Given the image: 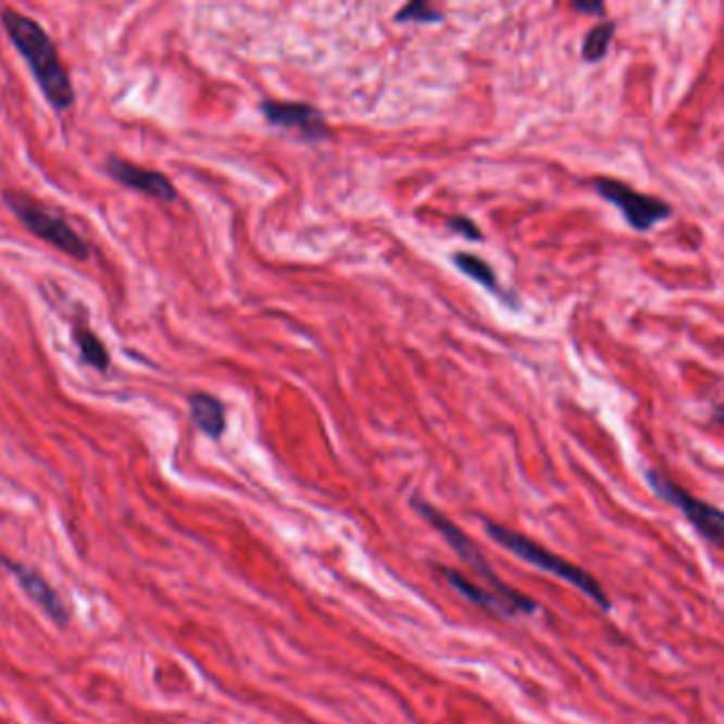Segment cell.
Wrapping results in <instances>:
<instances>
[{
  "label": "cell",
  "mask_w": 724,
  "mask_h": 724,
  "mask_svg": "<svg viewBox=\"0 0 724 724\" xmlns=\"http://www.w3.org/2000/svg\"><path fill=\"white\" fill-rule=\"evenodd\" d=\"M0 24L20 55L28 62L47 102L55 111L71 109L75 102V88L46 28L37 20L13 9L0 11Z\"/></svg>",
  "instance_id": "cell-1"
},
{
  "label": "cell",
  "mask_w": 724,
  "mask_h": 724,
  "mask_svg": "<svg viewBox=\"0 0 724 724\" xmlns=\"http://www.w3.org/2000/svg\"><path fill=\"white\" fill-rule=\"evenodd\" d=\"M483 527H485V534L498 546L505 548L510 554H514L516 559L525 561L527 565H532L540 572H546V574L567 583L570 587H574V589L581 590L585 597H589L599 610L610 612L612 599L606 592V587L590 574L589 570L567 561L565 557L548 550L546 546L536 542V540H532L529 536H525L521 532H514L505 525H499L496 521H485Z\"/></svg>",
  "instance_id": "cell-2"
},
{
  "label": "cell",
  "mask_w": 724,
  "mask_h": 724,
  "mask_svg": "<svg viewBox=\"0 0 724 724\" xmlns=\"http://www.w3.org/2000/svg\"><path fill=\"white\" fill-rule=\"evenodd\" d=\"M410 505H412V510H414L421 519H425V523H427L429 527H434V529L445 538V542L449 544V546L453 548L454 554L463 561V565H465L467 570H472V572L485 583L483 587H487V589H491L494 592L501 595L503 599L512 601V603L519 606L527 616H532V614H536V612L540 610V603H538L534 597H529V595H525V592H521V590L510 587L505 581L499 578L498 572L494 570V565H491L489 559L485 557L483 548L474 542V540H472V538H470V536H467V534L454 523L453 519H449L445 512H440L436 505H432L427 499H423L421 496H412V498H410Z\"/></svg>",
  "instance_id": "cell-3"
},
{
  "label": "cell",
  "mask_w": 724,
  "mask_h": 724,
  "mask_svg": "<svg viewBox=\"0 0 724 724\" xmlns=\"http://www.w3.org/2000/svg\"><path fill=\"white\" fill-rule=\"evenodd\" d=\"M2 198L9 204V209L15 213V217L37 238L46 240L47 245L55 247L58 251H62L73 260L84 262L90 258V249L84 242V238L68 224H64L58 215L47 211L41 202L33 200L22 191H4Z\"/></svg>",
  "instance_id": "cell-4"
},
{
  "label": "cell",
  "mask_w": 724,
  "mask_h": 724,
  "mask_svg": "<svg viewBox=\"0 0 724 724\" xmlns=\"http://www.w3.org/2000/svg\"><path fill=\"white\" fill-rule=\"evenodd\" d=\"M646 483L657 498L663 499L670 505H676L703 540L721 546L724 519L723 512L716 505L695 498L692 494H688L686 489H682L674 480H670L665 474L657 470H646Z\"/></svg>",
  "instance_id": "cell-5"
},
{
  "label": "cell",
  "mask_w": 724,
  "mask_h": 724,
  "mask_svg": "<svg viewBox=\"0 0 724 724\" xmlns=\"http://www.w3.org/2000/svg\"><path fill=\"white\" fill-rule=\"evenodd\" d=\"M590 187L603 200L612 202L635 232H648L674 215V209L665 200L635 191L634 187H629L627 183L597 177V179H590Z\"/></svg>",
  "instance_id": "cell-6"
},
{
  "label": "cell",
  "mask_w": 724,
  "mask_h": 724,
  "mask_svg": "<svg viewBox=\"0 0 724 724\" xmlns=\"http://www.w3.org/2000/svg\"><path fill=\"white\" fill-rule=\"evenodd\" d=\"M262 115L266 122L276 128L296 130L307 140H325L329 136V128L325 115L317 107L307 102H280V100H264L260 104Z\"/></svg>",
  "instance_id": "cell-7"
},
{
  "label": "cell",
  "mask_w": 724,
  "mask_h": 724,
  "mask_svg": "<svg viewBox=\"0 0 724 724\" xmlns=\"http://www.w3.org/2000/svg\"><path fill=\"white\" fill-rule=\"evenodd\" d=\"M107 175L113 177L115 182L130 187V189H136L153 200H160V202H175L177 200V189L175 185L171 183V179L158 171H149V168H142V166H136V164H130L122 158H109L107 160V166H104Z\"/></svg>",
  "instance_id": "cell-8"
},
{
  "label": "cell",
  "mask_w": 724,
  "mask_h": 724,
  "mask_svg": "<svg viewBox=\"0 0 724 724\" xmlns=\"http://www.w3.org/2000/svg\"><path fill=\"white\" fill-rule=\"evenodd\" d=\"M438 572H440V576L447 581V585L451 589L457 590L465 601H470L472 606L480 608L489 616H494V619H519V616H527L519 606H514L512 601L503 599L501 595L487 589V587H483V585H476L474 581H470L459 570L447 567V565H438Z\"/></svg>",
  "instance_id": "cell-9"
},
{
  "label": "cell",
  "mask_w": 724,
  "mask_h": 724,
  "mask_svg": "<svg viewBox=\"0 0 724 724\" xmlns=\"http://www.w3.org/2000/svg\"><path fill=\"white\" fill-rule=\"evenodd\" d=\"M2 563L13 574V578L20 583V587L24 589V592L46 612L47 616L53 623L66 625L68 610H66L64 601L60 599V595L55 592V589H51V585L47 583L46 578L37 570L26 567L22 563H15L11 559H2Z\"/></svg>",
  "instance_id": "cell-10"
},
{
  "label": "cell",
  "mask_w": 724,
  "mask_h": 724,
  "mask_svg": "<svg viewBox=\"0 0 724 724\" xmlns=\"http://www.w3.org/2000/svg\"><path fill=\"white\" fill-rule=\"evenodd\" d=\"M189 416L191 423L213 440L226 434V407L211 394L196 391L189 396Z\"/></svg>",
  "instance_id": "cell-11"
},
{
  "label": "cell",
  "mask_w": 724,
  "mask_h": 724,
  "mask_svg": "<svg viewBox=\"0 0 724 724\" xmlns=\"http://www.w3.org/2000/svg\"><path fill=\"white\" fill-rule=\"evenodd\" d=\"M453 264L463 272L465 276H470L474 283H478L480 287H485L489 294L498 296L499 300H508V294L501 291V285H499L498 274L491 269L489 262H485L483 258L474 255V253H465V251H459L453 255Z\"/></svg>",
  "instance_id": "cell-12"
},
{
  "label": "cell",
  "mask_w": 724,
  "mask_h": 724,
  "mask_svg": "<svg viewBox=\"0 0 724 724\" xmlns=\"http://www.w3.org/2000/svg\"><path fill=\"white\" fill-rule=\"evenodd\" d=\"M73 338H75V345H77L84 362L91 365L93 370H98V372H104L109 367V363H111L109 351L102 345V340L91 332L90 325L75 323L73 325Z\"/></svg>",
  "instance_id": "cell-13"
},
{
  "label": "cell",
  "mask_w": 724,
  "mask_h": 724,
  "mask_svg": "<svg viewBox=\"0 0 724 724\" xmlns=\"http://www.w3.org/2000/svg\"><path fill=\"white\" fill-rule=\"evenodd\" d=\"M614 33H616V24L610 22V20L592 26L589 33L585 35V41H583V60H587L590 64L601 62L608 55V49H610V43L614 39Z\"/></svg>",
  "instance_id": "cell-14"
},
{
  "label": "cell",
  "mask_w": 724,
  "mask_h": 724,
  "mask_svg": "<svg viewBox=\"0 0 724 724\" xmlns=\"http://www.w3.org/2000/svg\"><path fill=\"white\" fill-rule=\"evenodd\" d=\"M442 13L427 0H414V2H408L404 9H400L396 13V22L400 24H407V22H416V24H436V22H442Z\"/></svg>",
  "instance_id": "cell-15"
},
{
  "label": "cell",
  "mask_w": 724,
  "mask_h": 724,
  "mask_svg": "<svg viewBox=\"0 0 724 724\" xmlns=\"http://www.w3.org/2000/svg\"><path fill=\"white\" fill-rule=\"evenodd\" d=\"M447 226L451 227L457 234H461L463 238L472 240V242H480L483 240L480 227L476 226L470 217H453V220L447 222Z\"/></svg>",
  "instance_id": "cell-16"
},
{
  "label": "cell",
  "mask_w": 724,
  "mask_h": 724,
  "mask_svg": "<svg viewBox=\"0 0 724 724\" xmlns=\"http://www.w3.org/2000/svg\"><path fill=\"white\" fill-rule=\"evenodd\" d=\"M572 9L578 13H589V15H606V4L603 2H589V0H574Z\"/></svg>",
  "instance_id": "cell-17"
}]
</instances>
